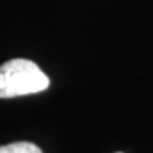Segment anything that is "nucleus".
I'll use <instances>...</instances> for the list:
<instances>
[{
    "label": "nucleus",
    "instance_id": "nucleus-2",
    "mask_svg": "<svg viewBox=\"0 0 153 153\" xmlns=\"http://www.w3.org/2000/svg\"><path fill=\"white\" fill-rule=\"evenodd\" d=\"M0 153H43L41 149L30 142H16L0 146Z\"/></svg>",
    "mask_w": 153,
    "mask_h": 153
},
{
    "label": "nucleus",
    "instance_id": "nucleus-1",
    "mask_svg": "<svg viewBox=\"0 0 153 153\" xmlns=\"http://www.w3.org/2000/svg\"><path fill=\"white\" fill-rule=\"evenodd\" d=\"M48 87V76L33 61L14 58L0 65V98L37 94Z\"/></svg>",
    "mask_w": 153,
    "mask_h": 153
}]
</instances>
